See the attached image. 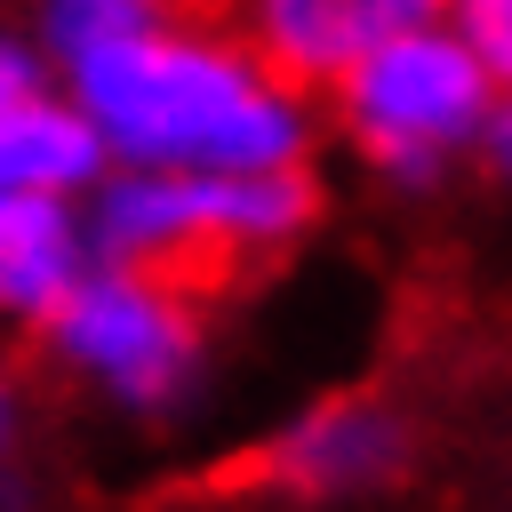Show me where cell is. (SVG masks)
<instances>
[{
	"mask_svg": "<svg viewBox=\"0 0 512 512\" xmlns=\"http://www.w3.org/2000/svg\"><path fill=\"white\" fill-rule=\"evenodd\" d=\"M216 16L304 96L336 88L360 56L440 16V0H216Z\"/></svg>",
	"mask_w": 512,
	"mask_h": 512,
	"instance_id": "obj_6",
	"label": "cell"
},
{
	"mask_svg": "<svg viewBox=\"0 0 512 512\" xmlns=\"http://www.w3.org/2000/svg\"><path fill=\"white\" fill-rule=\"evenodd\" d=\"M336 128H344V144L368 160V168H384V176H400V184H432L456 152H472L480 136H488V72H480V56L448 32V24H416V32H400V40H384L376 56H360L336 88Z\"/></svg>",
	"mask_w": 512,
	"mask_h": 512,
	"instance_id": "obj_4",
	"label": "cell"
},
{
	"mask_svg": "<svg viewBox=\"0 0 512 512\" xmlns=\"http://www.w3.org/2000/svg\"><path fill=\"white\" fill-rule=\"evenodd\" d=\"M440 16H448V32L480 56L488 88L512 96V0H440Z\"/></svg>",
	"mask_w": 512,
	"mask_h": 512,
	"instance_id": "obj_10",
	"label": "cell"
},
{
	"mask_svg": "<svg viewBox=\"0 0 512 512\" xmlns=\"http://www.w3.org/2000/svg\"><path fill=\"white\" fill-rule=\"evenodd\" d=\"M488 152H496V168H504V184H512V104L488 120Z\"/></svg>",
	"mask_w": 512,
	"mask_h": 512,
	"instance_id": "obj_13",
	"label": "cell"
},
{
	"mask_svg": "<svg viewBox=\"0 0 512 512\" xmlns=\"http://www.w3.org/2000/svg\"><path fill=\"white\" fill-rule=\"evenodd\" d=\"M64 72L112 168L232 176V168H304L312 152L304 88L280 80L216 8L192 0L64 56Z\"/></svg>",
	"mask_w": 512,
	"mask_h": 512,
	"instance_id": "obj_1",
	"label": "cell"
},
{
	"mask_svg": "<svg viewBox=\"0 0 512 512\" xmlns=\"http://www.w3.org/2000/svg\"><path fill=\"white\" fill-rule=\"evenodd\" d=\"M40 352L88 400L136 424H160V416H184V400L208 376V296L168 272L88 264L72 296L48 312Z\"/></svg>",
	"mask_w": 512,
	"mask_h": 512,
	"instance_id": "obj_3",
	"label": "cell"
},
{
	"mask_svg": "<svg viewBox=\"0 0 512 512\" xmlns=\"http://www.w3.org/2000/svg\"><path fill=\"white\" fill-rule=\"evenodd\" d=\"M400 464H408V424L392 400H368V392H336L256 448V480L272 496H304V504L384 488V480H400Z\"/></svg>",
	"mask_w": 512,
	"mask_h": 512,
	"instance_id": "obj_7",
	"label": "cell"
},
{
	"mask_svg": "<svg viewBox=\"0 0 512 512\" xmlns=\"http://www.w3.org/2000/svg\"><path fill=\"white\" fill-rule=\"evenodd\" d=\"M24 8H32L40 40H48L56 56H80V48H96V40L128 32V24H152V16H168L176 0H24Z\"/></svg>",
	"mask_w": 512,
	"mask_h": 512,
	"instance_id": "obj_9",
	"label": "cell"
},
{
	"mask_svg": "<svg viewBox=\"0 0 512 512\" xmlns=\"http://www.w3.org/2000/svg\"><path fill=\"white\" fill-rule=\"evenodd\" d=\"M96 264H136L192 280L200 296L216 280L280 264L312 216L320 192L304 168H232V176H176V168H104L80 192Z\"/></svg>",
	"mask_w": 512,
	"mask_h": 512,
	"instance_id": "obj_2",
	"label": "cell"
},
{
	"mask_svg": "<svg viewBox=\"0 0 512 512\" xmlns=\"http://www.w3.org/2000/svg\"><path fill=\"white\" fill-rule=\"evenodd\" d=\"M16 448H24V384L0 368V464H16Z\"/></svg>",
	"mask_w": 512,
	"mask_h": 512,
	"instance_id": "obj_11",
	"label": "cell"
},
{
	"mask_svg": "<svg viewBox=\"0 0 512 512\" xmlns=\"http://www.w3.org/2000/svg\"><path fill=\"white\" fill-rule=\"evenodd\" d=\"M0 512H32V480H24V464H0Z\"/></svg>",
	"mask_w": 512,
	"mask_h": 512,
	"instance_id": "obj_12",
	"label": "cell"
},
{
	"mask_svg": "<svg viewBox=\"0 0 512 512\" xmlns=\"http://www.w3.org/2000/svg\"><path fill=\"white\" fill-rule=\"evenodd\" d=\"M96 264L88 216L64 192H16L0 184V328H48V312L72 296V280Z\"/></svg>",
	"mask_w": 512,
	"mask_h": 512,
	"instance_id": "obj_8",
	"label": "cell"
},
{
	"mask_svg": "<svg viewBox=\"0 0 512 512\" xmlns=\"http://www.w3.org/2000/svg\"><path fill=\"white\" fill-rule=\"evenodd\" d=\"M104 136L88 128L64 56L40 32L0 24V184L80 200L104 176Z\"/></svg>",
	"mask_w": 512,
	"mask_h": 512,
	"instance_id": "obj_5",
	"label": "cell"
},
{
	"mask_svg": "<svg viewBox=\"0 0 512 512\" xmlns=\"http://www.w3.org/2000/svg\"><path fill=\"white\" fill-rule=\"evenodd\" d=\"M192 8H216V0H192Z\"/></svg>",
	"mask_w": 512,
	"mask_h": 512,
	"instance_id": "obj_14",
	"label": "cell"
}]
</instances>
